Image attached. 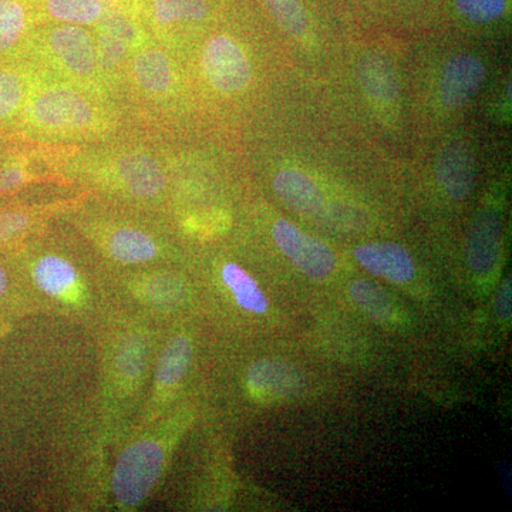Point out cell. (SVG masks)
Segmentation results:
<instances>
[{"label": "cell", "mask_w": 512, "mask_h": 512, "mask_svg": "<svg viewBox=\"0 0 512 512\" xmlns=\"http://www.w3.org/2000/svg\"><path fill=\"white\" fill-rule=\"evenodd\" d=\"M120 127L121 114L113 100L47 76L8 136L36 143H76L104 140Z\"/></svg>", "instance_id": "obj_1"}, {"label": "cell", "mask_w": 512, "mask_h": 512, "mask_svg": "<svg viewBox=\"0 0 512 512\" xmlns=\"http://www.w3.org/2000/svg\"><path fill=\"white\" fill-rule=\"evenodd\" d=\"M64 173L130 200H161L170 185V157L143 144H121L62 153Z\"/></svg>", "instance_id": "obj_2"}, {"label": "cell", "mask_w": 512, "mask_h": 512, "mask_svg": "<svg viewBox=\"0 0 512 512\" xmlns=\"http://www.w3.org/2000/svg\"><path fill=\"white\" fill-rule=\"evenodd\" d=\"M28 57L39 63L50 76L94 96L114 100L101 79L92 28L57 23L40 25L30 40Z\"/></svg>", "instance_id": "obj_3"}, {"label": "cell", "mask_w": 512, "mask_h": 512, "mask_svg": "<svg viewBox=\"0 0 512 512\" xmlns=\"http://www.w3.org/2000/svg\"><path fill=\"white\" fill-rule=\"evenodd\" d=\"M131 96L161 113L174 111L185 97V74L180 57L157 42L141 47L128 57L126 82Z\"/></svg>", "instance_id": "obj_4"}, {"label": "cell", "mask_w": 512, "mask_h": 512, "mask_svg": "<svg viewBox=\"0 0 512 512\" xmlns=\"http://www.w3.org/2000/svg\"><path fill=\"white\" fill-rule=\"evenodd\" d=\"M195 60L202 87L218 99H237L247 93L254 82V66L247 47L225 30L205 37Z\"/></svg>", "instance_id": "obj_5"}, {"label": "cell", "mask_w": 512, "mask_h": 512, "mask_svg": "<svg viewBox=\"0 0 512 512\" xmlns=\"http://www.w3.org/2000/svg\"><path fill=\"white\" fill-rule=\"evenodd\" d=\"M217 12V0H147L141 19L158 45L181 57Z\"/></svg>", "instance_id": "obj_6"}, {"label": "cell", "mask_w": 512, "mask_h": 512, "mask_svg": "<svg viewBox=\"0 0 512 512\" xmlns=\"http://www.w3.org/2000/svg\"><path fill=\"white\" fill-rule=\"evenodd\" d=\"M164 450L154 440L131 444L121 454L113 474V493L123 507L143 503L163 473Z\"/></svg>", "instance_id": "obj_7"}, {"label": "cell", "mask_w": 512, "mask_h": 512, "mask_svg": "<svg viewBox=\"0 0 512 512\" xmlns=\"http://www.w3.org/2000/svg\"><path fill=\"white\" fill-rule=\"evenodd\" d=\"M276 247L308 278L322 281L336 268V256L320 239L306 234L288 220H278L272 227Z\"/></svg>", "instance_id": "obj_8"}, {"label": "cell", "mask_w": 512, "mask_h": 512, "mask_svg": "<svg viewBox=\"0 0 512 512\" xmlns=\"http://www.w3.org/2000/svg\"><path fill=\"white\" fill-rule=\"evenodd\" d=\"M49 73L35 60H0V136H8L20 113Z\"/></svg>", "instance_id": "obj_9"}, {"label": "cell", "mask_w": 512, "mask_h": 512, "mask_svg": "<svg viewBox=\"0 0 512 512\" xmlns=\"http://www.w3.org/2000/svg\"><path fill=\"white\" fill-rule=\"evenodd\" d=\"M18 138L0 136V197L13 194L39 180L37 165L55 163L60 154L22 146Z\"/></svg>", "instance_id": "obj_10"}, {"label": "cell", "mask_w": 512, "mask_h": 512, "mask_svg": "<svg viewBox=\"0 0 512 512\" xmlns=\"http://www.w3.org/2000/svg\"><path fill=\"white\" fill-rule=\"evenodd\" d=\"M39 26L36 0H0V60L28 57Z\"/></svg>", "instance_id": "obj_11"}, {"label": "cell", "mask_w": 512, "mask_h": 512, "mask_svg": "<svg viewBox=\"0 0 512 512\" xmlns=\"http://www.w3.org/2000/svg\"><path fill=\"white\" fill-rule=\"evenodd\" d=\"M485 73L484 63L471 53L450 57L440 73L441 104L447 110H460L466 106L483 86Z\"/></svg>", "instance_id": "obj_12"}, {"label": "cell", "mask_w": 512, "mask_h": 512, "mask_svg": "<svg viewBox=\"0 0 512 512\" xmlns=\"http://www.w3.org/2000/svg\"><path fill=\"white\" fill-rule=\"evenodd\" d=\"M501 254V221L497 212L483 210L471 225L467 238V264L478 278L495 271Z\"/></svg>", "instance_id": "obj_13"}, {"label": "cell", "mask_w": 512, "mask_h": 512, "mask_svg": "<svg viewBox=\"0 0 512 512\" xmlns=\"http://www.w3.org/2000/svg\"><path fill=\"white\" fill-rule=\"evenodd\" d=\"M355 259L370 274L393 282L407 284L416 275L413 256L396 242H370L353 251Z\"/></svg>", "instance_id": "obj_14"}, {"label": "cell", "mask_w": 512, "mask_h": 512, "mask_svg": "<svg viewBox=\"0 0 512 512\" xmlns=\"http://www.w3.org/2000/svg\"><path fill=\"white\" fill-rule=\"evenodd\" d=\"M249 392L262 402L289 399L302 390L301 373L282 360H258L249 367L247 376Z\"/></svg>", "instance_id": "obj_15"}, {"label": "cell", "mask_w": 512, "mask_h": 512, "mask_svg": "<svg viewBox=\"0 0 512 512\" xmlns=\"http://www.w3.org/2000/svg\"><path fill=\"white\" fill-rule=\"evenodd\" d=\"M437 180L450 200L461 202L470 197L476 183V164L464 144L451 143L441 150L437 160Z\"/></svg>", "instance_id": "obj_16"}, {"label": "cell", "mask_w": 512, "mask_h": 512, "mask_svg": "<svg viewBox=\"0 0 512 512\" xmlns=\"http://www.w3.org/2000/svg\"><path fill=\"white\" fill-rule=\"evenodd\" d=\"M100 242L107 254L120 264L137 265L160 255V244L147 231L134 227L101 228Z\"/></svg>", "instance_id": "obj_17"}, {"label": "cell", "mask_w": 512, "mask_h": 512, "mask_svg": "<svg viewBox=\"0 0 512 512\" xmlns=\"http://www.w3.org/2000/svg\"><path fill=\"white\" fill-rule=\"evenodd\" d=\"M272 187L289 210L296 214H318L325 204V195L316 181L298 168H284L275 174Z\"/></svg>", "instance_id": "obj_18"}, {"label": "cell", "mask_w": 512, "mask_h": 512, "mask_svg": "<svg viewBox=\"0 0 512 512\" xmlns=\"http://www.w3.org/2000/svg\"><path fill=\"white\" fill-rule=\"evenodd\" d=\"M33 282L53 298L72 301L79 296L80 276L72 262L59 255H43L32 268Z\"/></svg>", "instance_id": "obj_19"}, {"label": "cell", "mask_w": 512, "mask_h": 512, "mask_svg": "<svg viewBox=\"0 0 512 512\" xmlns=\"http://www.w3.org/2000/svg\"><path fill=\"white\" fill-rule=\"evenodd\" d=\"M36 5L40 25L57 23L92 29L109 10L100 0H36Z\"/></svg>", "instance_id": "obj_20"}, {"label": "cell", "mask_w": 512, "mask_h": 512, "mask_svg": "<svg viewBox=\"0 0 512 512\" xmlns=\"http://www.w3.org/2000/svg\"><path fill=\"white\" fill-rule=\"evenodd\" d=\"M93 32L94 39H96L97 64H99L101 79L116 99L124 89V82H126L130 49L110 33L99 29H93Z\"/></svg>", "instance_id": "obj_21"}, {"label": "cell", "mask_w": 512, "mask_h": 512, "mask_svg": "<svg viewBox=\"0 0 512 512\" xmlns=\"http://www.w3.org/2000/svg\"><path fill=\"white\" fill-rule=\"evenodd\" d=\"M221 278L234 296L235 302L244 311L256 313V315H262L268 311V299L256 284L255 279L244 268L235 262H227L221 268Z\"/></svg>", "instance_id": "obj_22"}, {"label": "cell", "mask_w": 512, "mask_h": 512, "mask_svg": "<svg viewBox=\"0 0 512 512\" xmlns=\"http://www.w3.org/2000/svg\"><path fill=\"white\" fill-rule=\"evenodd\" d=\"M93 29L103 30L120 39L131 53L156 42L150 35L143 20L124 10L109 9L104 18Z\"/></svg>", "instance_id": "obj_23"}, {"label": "cell", "mask_w": 512, "mask_h": 512, "mask_svg": "<svg viewBox=\"0 0 512 512\" xmlns=\"http://www.w3.org/2000/svg\"><path fill=\"white\" fill-rule=\"evenodd\" d=\"M192 346L190 339L178 336L171 340L163 353L157 367V384L160 390L174 389L190 369Z\"/></svg>", "instance_id": "obj_24"}, {"label": "cell", "mask_w": 512, "mask_h": 512, "mask_svg": "<svg viewBox=\"0 0 512 512\" xmlns=\"http://www.w3.org/2000/svg\"><path fill=\"white\" fill-rule=\"evenodd\" d=\"M350 296L353 302L376 322L392 323L396 319V308L392 299L373 282L365 279L353 282L350 285Z\"/></svg>", "instance_id": "obj_25"}, {"label": "cell", "mask_w": 512, "mask_h": 512, "mask_svg": "<svg viewBox=\"0 0 512 512\" xmlns=\"http://www.w3.org/2000/svg\"><path fill=\"white\" fill-rule=\"evenodd\" d=\"M271 18L286 35L305 37L311 28L308 9L303 0H262Z\"/></svg>", "instance_id": "obj_26"}, {"label": "cell", "mask_w": 512, "mask_h": 512, "mask_svg": "<svg viewBox=\"0 0 512 512\" xmlns=\"http://www.w3.org/2000/svg\"><path fill=\"white\" fill-rule=\"evenodd\" d=\"M138 288L146 301L161 308H174L185 298L184 282L170 274H154L141 278Z\"/></svg>", "instance_id": "obj_27"}, {"label": "cell", "mask_w": 512, "mask_h": 512, "mask_svg": "<svg viewBox=\"0 0 512 512\" xmlns=\"http://www.w3.org/2000/svg\"><path fill=\"white\" fill-rule=\"evenodd\" d=\"M39 222V212L26 207H0V249L28 237Z\"/></svg>", "instance_id": "obj_28"}, {"label": "cell", "mask_w": 512, "mask_h": 512, "mask_svg": "<svg viewBox=\"0 0 512 512\" xmlns=\"http://www.w3.org/2000/svg\"><path fill=\"white\" fill-rule=\"evenodd\" d=\"M461 18L476 25H487L503 19L510 9V0H451Z\"/></svg>", "instance_id": "obj_29"}, {"label": "cell", "mask_w": 512, "mask_h": 512, "mask_svg": "<svg viewBox=\"0 0 512 512\" xmlns=\"http://www.w3.org/2000/svg\"><path fill=\"white\" fill-rule=\"evenodd\" d=\"M146 362V349L138 339H127L121 345L117 366L124 379L136 380L141 376Z\"/></svg>", "instance_id": "obj_30"}, {"label": "cell", "mask_w": 512, "mask_h": 512, "mask_svg": "<svg viewBox=\"0 0 512 512\" xmlns=\"http://www.w3.org/2000/svg\"><path fill=\"white\" fill-rule=\"evenodd\" d=\"M228 217L225 212L212 211L207 214H187L183 220V228L194 237H210L215 232L227 227Z\"/></svg>", "instance_id": "obj_31"}, {"label": "cell", "mask_w": 512, "mask_h": 512, "mask_svg": "<svg viewBox=\"0 0 512 512\" xmlns=\"http://www.w3.org/2000/svg\"><path fill=\"white\" fill-rule=\"evenodd\" d=\"M495 308H497L498 318L503 320V322H510L512 316V288L510 278L501 285L500 291L497 293V299H495Z\"/></svg>", "instance_id": "obj_32"}, {"label": "cell", "mask_w": 512, "mask_h": 512, "mask_svg": "<svg viewBox=\"0 0 512 512\" xmlns=\"http://www.w3.org/2000/svg\"><path fill=\"white\" fill-rule=\"evenodd\" d=\"M109 9L124 10V12L133 13L141 19L140 12L131 0H100Z\"/></svg>", "instance_id": "obj_33"}, {"label": "cell", "mask_w": 512, "mask_h": 512, "mask_svg": "<svg viewBox=\"0 0 512 512\" xmlns=\"http://www.w3.org/2000/svg\"><path fill=\"white\" fill-rule=\"evenodd\" d=\"M10 292V275L8 272V268L3 262H0V301L6 296L9 295Z\"/></svg>", "instance_id": "obj_34"}, {"label": "cell", "mask_w": 512, "mask_h": 512, "mask_svg": "<svg viewBox=\"0 0 512 512\" xmlns=\"http://www.w3.org/2000/svg\"><path fill=\"white\" fill-rule=\"evenodd\" d=\"M131 2L134 3V6H136V8L138 9V12H140V16H141V13H143V8H144V5H146L147 0H131ZM141 20H143V19H141Z\"/></svg>", "instance_id": "obj_35"}]
</instances>
